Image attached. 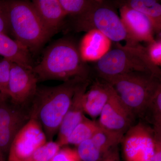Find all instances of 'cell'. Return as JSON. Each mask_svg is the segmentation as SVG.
<instances>
[{
	"instance_id": "obj_1",
	"label": "cell",
	"mask_w": 161,
	"mask_h": 161,
	"mask_svg": "<svg viewBox=\"0 0 161 161\" xmlns=\"http://www.w3.org/2000/svg\"><path fill=\"white\" fill-rule=\"evenodd\" d=\"M86 79L76 78L57 86H38L28 109L31 119L39 123L48 141L58 132L75 91Z\"/></svg>"
},
{
	"instance_id": "obj_2",
	"label": "cell",
	"mask_w": 161,
	"mask_h": 161,
	"mask_svg": "<svg viewBox=\"0 0 161 161\" xmlns=\"http://www.w3.org/2000/svg\"><path fill=\"white\" fill-rule=\"evenodd\" d=\"M38 81H67L76 78L89 79L90 69L80 57L78 46L73 40L62 38L50 45L42 60L32 69Z\"/></svg>"
},
{
	"instance_id": "obj_3",
	"label": "cell",
	"mask_w": 161,
	"mask_h": 161,
	"mask_svg": "<svg viewBox=\"0 0 161 161\" xmlns=\"http://www.w3.org/2000/svg\"><path fill=\"white\" fill-rule=\"evenodd\" d=\"M10 33L29 51L37 52L51 36L43 26L31 2L3 1Z\"/></svg>"
},
{
	"instance_id": "obj_4",
	"label": "cell",
	"mask_w": 161,
	"mask_h": 161,
	"mask_svg": "<svg viewBox=\"0 0 161 161\" xmlns=\"http://www.w3.org/2000/svg\"><path fill=\"white\" fill-rule=\"evenodd\" d=\"M96 69L102 79L128 73L138 72L150 74L161 79V69L149 60L145 47L139 43L122 46L116 43L97 60Z\"/></svg>"
},
{
	"instance_id": "obj_5",
	"label": "cell",
	"mask_w": 161,
	"mask_h": 161,
	"mask_svg": "<svg viewBox=\"0 0 161 161\" xmlns=\"http://www.w3.org/2000/svg\"><path fill=\"white\" fill-rule=\"evenodd\" d=\"M103 79L112 86L135 118H144L150 100L161 85V79L150 74L138 72Z\"/></svg>"
},
{
	"instance_id": "obj_6",
	"label": "cell",
	"mask_w": 161,
	"mask_h": 161,
	"mask_svg": "<svg viewBox=\"0 0 161 161\" xmlns=\"http://www.w3.org/2000/svg\"><path fill=\"white\" fill-rule=\"evenodd\" d=\"M74 18L73 26L76 31L87 32L96 30L111 41L119 43L125 40L126 45L130 46L137 44L130 40L120 17L114 9L103 1L86 13Z\"/></svg>"
},
{
	"instance_id": "obj_7",
	"label": "cell",
	"mask_w": 161,
	"mask_h": 161,
	"mask_svg": "<svg viewBox=\"0 0 161 161\" xmlns=\"http://www.w3.org/2000/svg\"><path fill=\"white\" fill-rule=\"evenodd\" d=\"M122 143L125 161H153L155 140L153 129L142 121L133 125L124 135Z\"/></svg>"
},
{
	"instance_id": "obj_8",
	"label": "cell",
	"mask_w": 161,
	"mask_h": 161,
	"mask_svg": "<svg viewBox=\"0 0 161 161\" xmlns=\"http://www.w3.org/2000/svg\"><path fill=\"white\" fill-rule=\"evenodd\" d=\"M98 126L118 142L133 125L135 117L115 92L101 113Z\"/></svg>"
},
{
	"instance_id": "obj_9",
	"label": "cell",
	"mask_w": 161,
	"mask_h": 161,
	"mask_svg": "<svg viewBox=\"0 0 161 161\" xmlns=\"http://www.w3.org/2000/svg\"><path fill=\"white\" fill-rule=\"evenodd\" d=\"M47 142L40 124L36 119H30L14 139L8 152V161H26Z\"/></svg>"
},
{
	"instance_id": "obj_10",
	"label": "cell",
	"mask_w": 161,
	"mask_h": 161,
	"mask_svg": "<svg viewBox=\"0 0 161 161\" xmlns=\"http://www.w3.org/2000/svg\"><path fill=\"white\" fill-rule=\"evenodd\" d=\"M30 119L28 108L9 99L0 102V150L3 153L9 152L15 136Z\"/></svg>"
},
{
	"instance_id": "obj_11",
	"label": "cell",
	"mask_w": 161,
	"mask_h": 161,
	"mask_svg": "<svg viewBox=\"0 0 161 161\" xmlns=\"http://www.w3.org/2000/svg\"><path fill=\"white\" fill-rule=\"evenodd\" d=\"M32 69L12 63L9 74V100L28 109L38 87L37 78Z\"/></svg>"
},
{
	"instance_id": "obj_12",
	"label": "cell",
	"mask_w": 161,
	"mask_h": 161,
	"mask_svg": "<svg viewBox=\"0 0 161 161\" xmlns=\"http://www.w3.org/2000/svg\"><path fill=\"white\" fill-rule=\"evenodd\" d=\"M120 6V19L132 43L154 41V28L149 18L125 5Z\"/></svg>"
},
{
	"instance_id": "obj_13",
	"label": "cell",
	"mask_w": 161,
	"mask_h": 161,
	"mask_svg": "<svg viewBox=\"0 0 161 161\" xmlns=\"http://www.w3.org/2000/svg\"><path fill=\"white\" fill-rule=\"evenodd\" d=\"M90 84L89 79L83 80L75 91L71 103L58 130V139L56 142L60 147L64 146L71 132L84 117L82 98Z\"/></svg>"
},
{
	"instance_id": "obj_14",
	"label": "cell",
	"mask_w": 161,
	"mask_h": 161,
	"mask_svg": "<svg viewBox=\"0 0 161 161\" xmlns=\"http://www.w3.org/2000/svg\"><path fill=\"white\" fill-rule=\"evenodd\" d=\"M115 92L112 86L106 80L96 79L84 94L82 104L84 113L92 118L98 117Z\"/></svg>"
},
{
	"instance_id": "obj_15",
	"label": "cell",
	"mask_w": 161,
	"mask_h": 161,
	"mask_svg": "<svg viewBox=\"0 0 161 161\" xmlns=\"http://www.w3.org/2000/svg\"><path fill=\"white\" fill-rule=\"evenodd\" d=\"M31 3L43 26L51 36H53L67 16L59 0H33Z\"/></svg>"
},
{
	"instance_id": "obj_16",
	"label": "cell",
	"mask_w": 161,
	"mask_h": 161,
	"mask_svg": "<svg viewBox=\"0 0 161 161\" xmlns=\"http://www.w3.org/2000/svg\"><path fill=\"white\" fill-rule=\"evenodd\" d=\"M111 41L101 32L92 30L87 32L78 46L85 62L98 60L110 50Z\"/></svg>"
},
{
	"instance_id": "obj_17",
	"label": "cell",
	"mask_w": 161,
	"mask_h": 161,
	"mask_svg": "<svg viewBox=\"0 0 161 161\" xmlns=\"http://www.w3.org/2000/svg\"><path fill=\"white\" fill-rule=\"evenodd\" d=\"M0 55L28 69H32V60L30 51L16 40L7 35L0 33Z\"/></svg>"
},
{
	"instance_id": "obj_18",
	"label": "cell",
	"mask_w": 161,
	"mask_h": 161,
	"mask_svg": "<svg viewBox=\"0 0 161 161\" xmlns=\"http://www.w3.org/2000/svg\"><path fill=\"white\" fill-rule=\"evenodd\" d=\"M112 149L99 136L94 134L91 138L78 145L76 150L81 161H102Z\"/></svg>"
},
{
	"instance_id": "obj_19",
	"label": "cell",
	"mask_w": 161,
	"mask_h": 161,
	"mask_svg": "<svg viewBox=\"0 0 161 161\" xmlns=\"http://www.w3.org/2000/svg\"><path fill=\"white\" fill-rule=\"evenodd\" d=\"M118 5H125L139 12L150 20L154 32L160 35L161 31V5L154 0H129L119 2Z\"/></svg>"
},
{
	"instance_id": "obj_20",
	"label": "cell",
	"mask_w": 161,
	"mask_h": 161,
	"mask_svg": "<svg viewBox=\"0 0 161 161\" xmlns=\"http://www.w3.org/2000/svg\"><path fill=\"white\" fill-rule=\"evenodd\" d=\"M100 129L98 122L92 120L85 116L71 132L64 145L72 144L78 146L84 141L91 138Z\"/></svg>"
},
{
	"instance_id": "obj_21",
	"label": "cell",
	"mask_w": 161,
	"mask_h": 161,
	"mask_svg": "<svg viewBox=\"0 0 161 161\" xmlns=\"http://www.w3.org/2000/svg\"><path fill=\"white\" fill-rule=\"evenodd\" d=\"M144 118L153 126L154 135L161 136V85L150 100Z\"/></svg>"
},
{
	"instance_id": "obj_22",
	"label": "cell",
	"mask_w": 161,
	"mask_h": 161,
	"mask_svg": "<svg viewBox=\"0 0 161 161\" xmlns=\"http://www.w3.org/2000/svg\"><path fill=\"white\" fill-rule=\"evenodd\" d=\"M66 15L79 16L93 9L102 1L98 0H59Z\"/></svg>"
},
{
	"instance_id": "obj_23",
	"label": "cell",
	"mask_w": 161,
	"mask_h": 161,
	"mask_svg": "<svg viewBox=\"0 0 161 161\" xmlns=\"http://www.w3.org/2000/svg\"><path fill=\"white\" fill-rule=\"evenodd\" d=\"M60 149L56 142L47 141L25 161H50Z\"/></svg>"
},
{
	"instance_id": "obj_24",
	"label": "cell",
	"mask_w": 161,
	"mask_h": 161,
	"mask_svg": "<svg viewBox=\"0 0 161 161\" xmlns=\"http://www.w3.org/2000/svg\"><path fill=\"white\" fill-rule=\"evenodd\" d=\"M12 62L3 58L0 60V102L9 99V74Z\"/></svg>"
},
{
	"instance_id": "obj_25",
	"label": "cell",
	"mask_w": 161,
	"mask_h": 161,
	"mask_svg": "<svg viewBox=\"0 0 161 161\" xmlns=\"http://www.w3.org/2000/svg\"><path fill=\"white\" fill-rule=\"evenodd\" d=\"M145 47L146 53L149 60L156 66H161V40L158 38L150 42Z\"/></svg>"
},
{
	"instance_id": "obj_26",
	"label": "cell",
	"mask_w": 161,
	"mask_h": 161,
	"mask_svg": "<svg viewBox=\"0 0 161 161\" xmlns=\"http://www.w3.org/2000/svg\"><path fill=\"white\" fill-rule=\"evenodd\" d=\"M50 161H81L76 150L69 148L60 149Z\"/></svg>"
},
{
	"instance_id": "obj_27",
	"label": "cell",
	"mask_w": 161,
	"mask_h": 161,
	"mask_svg": "<svg viewBox=\"0 0 161 161\" xmlns=\"http://www.w3.org/2000/svg\"><path fill=\"white\" fill-rule=\"evenodd\" d=\"M0 33L7 36L10 33L8 16L3 1H0Z\"/></svg>"
},
{
	"instance_id": "obj_28",
	"label": "cell",
	"mask_w": 161,
	"mask_h": 161,
	"mask_svg": "<svg viewBox=\"0 0 161 161\" xmlns=\"http://www.w3.org/2000/svg\"><path fill=\"white\" fill-rule=\"evenodd\" d=\"M155 148L153 161H161V136H154Z\"/></svg>"
},
{
	"instance_id": "obj_29",
	"label": "cell",
	"mask_w": 161,
	"mask_h": 161,
	"mask_svg": "<svg viewBox=\"0 0 161 161\" xmlns=\"http://www.w3.org/2000/svg\"><path fill=\"white\" fill-rule=\"evenodd\" d=\"M102 161H120L117 147L113 148L106 156Z\"/></svg>"
},
{
	"instance_id": "obj_30",
	"label": "cell",
	"mask_w": 161,
	"mask_h": 161,
	"mask_svg": "<svg viewBox=\"0 0 161 161\" xmlns=\"http://www.w3.org/2000/svg\"><path fill=\"white\" fill-rule=\"evenodd\" d=\"M0 161H4L3 153L1 150H0Z\"/></svg>"
}]
</instances>
